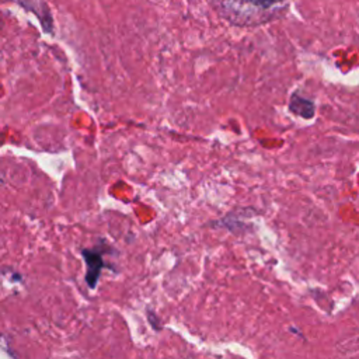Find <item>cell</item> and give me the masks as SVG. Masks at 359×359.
<instances>
[{"label":"cell","mask_w":359,"mask_h":359,"mask_svg":"<svg viewBox=\"0 0 359 359\" xmlns=\"http://www.w3.org/2000/svg\"><path fill=\"white\" fill-rule=\"evenodd\" d=\"M291 0H211L217 15L237 27H257L280 19Z\"/></svg>","instance_id":"6da1fadb"},{"label":"cell","mask_w":359,"mask_h":359,"mask_svg":"<svg viewBox=\"0 0 359 359\" xmlns=\"http://www.w3.org/2000/svg\"><path fill=\"white\" fill-rule=\"evenodd\" d=\"M83 257L87 264V274H86L87 285L90 288H96L102 268V257L100 253L94 250H83Z\"/></svg>","instance_id":"7a4b0ae2"},{"label":"cell","mask_w":359,"mask_h":359,"mask_svg":"<svg viewBox=\"0 0 359 359\" xmlns=\"http://www.w3.org/2000/svg\"><path fill=\"white\" fill-rule=\"evenodd\" d=\"M289 109L293 114H296L299 116H303L305 119H310L314 115V102L307 100V98H305V97H300L298 93H295L291 97Z\"/></svg>","instance_id":"3957f363"}]
</instances>
